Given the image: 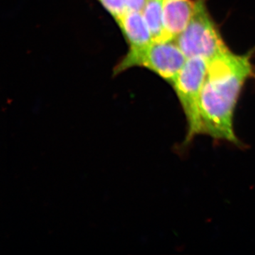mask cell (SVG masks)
Instances as JSON below:
<instances>
[{"label":"cell","instance_id":"277c9868","mask_svg":"<svg viewBox=\"0 0 255 255\" xmlns=\"http://www.w3.org/2000/svg\"><path fill=\"white\" fill-rule=\"evenodd\" d=\"M208 63L203 58L188 59L172 85L187 122L185 144L200 135L201 93Z\"/></svg>","mask_w":255,"mask_h":255},{"label":"cell","instance_id":"9c48e42d","mask_svg":"<svg viewBox=\"0 0 255 255\" xmlns=\"http://www.w3.org/2000/svg\"><path fill=\"white\" fill-rule=\"evenodd\" d=\"M254 78H255V75H254Z\"/></svg>","mask_w":255,"mask_h":255},{"label":"cell","instance_id":"7a4b0ae2","mask_svg":"<svg viewBox=\"0 0 255 255\" xmlns=\"http://www.w3.org/2000/svg\"><path fill=\"white\" fill-rule=\"evenodd\" d=\"M175 40L152 41L147 46L128 49L125 56L114 68V75H118L134 67L148 69L173 85L186 62Z\"/></svg>","mask_w":255,"mask_h":255},{"label":"cell","instance_id":"6da1fadb","mask_svg":"<svg viewBox=\"0 0 255 255\" xmlns=\"http://www.w3.org/2000/svg\"><path fill=\"white\" fill-rule=\"evenodd\" d=\"M251 60L250 53L229 50L209 62L201 93L200 135L240 143L233 120L242 89L253 75Z\"/></svg>","mask_w":255,"mask_h":255},{"label":"cell","instance_id":"ba28073f","mask_svg":"<svg viewBox=\"0 0 255 255\" xmlns=\"http://www.w3.org/2000/svg\"><path fill=\"white\" fill-rule=\"evenodd\" d=\"M114 18L130 11H141L147 0H97Z\"/></svg>","mask_w":255,"mask_h":255},{"label":"cell","instance_id":"8992f818","mask_svg":"<svg viewBox=\"0 0 255 255\" xmlns=\"http://www.w3.org/2000/svg\"><path fill=\"white\" fill-rule=\"evenodd\" d=\"M114 20L127 40L129 49L142 48L153 41L141 11H130Z\"/></svg>","mask_w":255,"mask_h":255},{"label":"cell","instance_id":"52a82bcc","mask_svg":"<svg viewBox=\"0 0 255 255\" xmlns=\"http://www.w3.org/2000/svg\"><path fill=\"white\" fill-rule=\"evenodd\" d=\"M162 1L163 0H147L141 11L153 41L173 40L164 27Z\"/></svg>","mask_w":255,"mask_h":255},{"label":"cell","instance_id":"3957f363","mask_svg":"<svg viewBox=\"0 0 255 255\" xmlns=\"http://www.w3.org/2000/svg\"><path fill=\"white\" fill-rule=\"evenodd\" d=\"M174 40L187 59L200 58L209 62L229 50L208 11L206 0H196L190 21Z\"/></svg>","mask_w":255,"mask_h":255},{"label":"cell","instance_id":"5b68a950","mask_svg":"<svg viewBox=\"0 0 255 255\" xmlns=\"http://www.w3.org/2000/svg\"><path fill=\"white\" fill-rule=\"evenodd\" d=\"M195 7L196 1L193 0H163L164 27L173 39L187 27Z\"/></svg>","mask_w":255,"mask_h":255}]
</instances>
